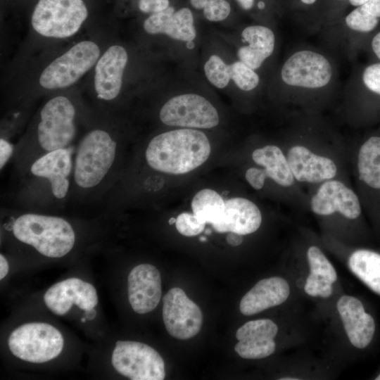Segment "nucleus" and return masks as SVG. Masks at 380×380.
Masks as SVG:
<instances>
[{
    "label": "nucleus",
    "instance_id": "3",
    "mask_svg": "<svg viewBox=\"0 0 380 380\" xmlns=\"http://www.w3.org/2000/svg\"><path fill=\"white\" fill-rule=\"evenodd\" d=\"M77 109L66 96L47 101L39 111L33 126L15 145L13 158L18 175L37 158L72 146L77 132Z\"/></svg>",
    "mask_w": 380,
    "mask_h": 380
},
{
    "label": "nucleus",
    "instance_id": "19",
    "mask_svg": "<svg viewBox=\"0 0 380 380\" xmlns=\"http://www.w3.org/2000/svg\"><path fill=\"white\" fill-rule=\"evenodd\" d=\"M143 27L148 34H165L182 42H192L196 37L194 14L188 7L177 9L170 6L163 11L152 13L144 20Z\"/></svg>",
    "mask_w": 380,
    "mask_h": 380
},
{
    "label": "nucleus",
    "instance_id": "43",
    "mask_svg": "<svg viewBox=\"0 0 380 380\" xmlns=\"http://www.w3.org/2000/svg\"><path fill=\"white\" fill-rule=\"evenodd\" d=\"M85 314L87 315V318L91 320L96 317V312L94 309H92L89 311H85Z\"/></svg>",
    "mask_w": 380,
    "mask_h": 380
},
{
    "label": "nucleus",
    "instance_id": "34",
    "mask_svg": "<svg viewBox=\"0 0 380 380\" xmlns=\"http://www.w3.org/2000/svg\"><path fill=\"white\" fill-rule=\"evenodd\" d=\"M362 80L370 91L380 96V63L367 67L363 72Z\"/></svg>",
    "mask_w": 380,
    "mask_h": 380
},
{
    "label": "nucleus",
    "instance_id": "2",
    "mask_svg": "<svg viewBox=\"0 0 380 380\" xmlns=\"http://www.w3.org/2000/svg\"><path fill=\"white\" fill-rule=\"evenodd\" d=\"M75 148L44 154L18 175L14 199L20 208L37 212L65 207L71 197Z\"/></svg>",
    "mask_w": 380,
    "mask_h": 380
},
{
    "label": "nucleus",
    "instance_id": "38",
    "mask_svg": "<svg viewBox=\"0 0 380 380\" xmlns=\"http://www.w3.org/2000/svg\"><path fill=\"white\" fill-rule=\"evenodd\" d=\"M226 240L228 244L232 246H237L242 243L243 237L241 234L235 232H229L227 236Z\"/></svg>",
    "mask_w": 380,
    "mask_h": 380
},
{
    "label": "nucleus",
    "instance_id": "29",
    "mask_svg": "<svg viewBox=\"0 0 380 380\" xmlns=\"http://www.w3.org/2000/svg\"><path fill=\"white\" fill-rule=\"evenodd\" d=\"M307 258L310 272L325 277L332 283L336 281L337 274L334 267L317 246L308 248Z\"/></svg>",
    "mask_w": 380,
    "mask_h": 380
},
{
    "label": "nucleus",
    "instance_id": "17",
    "mask_svg": "<svg viewBox=\"0 0 380 380\" xmlns=\"http://www.w3.org/2000/svg\"><path fill=\"white\" fill-rule=\"evenodd\" d=\"M277 325L268 319L252 320L238 329L234 346L239 355L245 359H262L272 355L276 348L274 340Z\"/></svg>",
    "mask_w": 380,
    "mask_h": 380
},
{
    "label": "nucleus",
    "instance_id": "49",
    "mask_svg": "<svg viewBox=\"0 0 380 380\" xmlns=\"http://www.w3.org/2000/svg\"><path fill=\"white\" fill-rule=\"evenodd\" d=\"M375 379L376 380H380V374L377 376V377Z\"/></svg>",
    "mask_w": 380,
    "mask_h": 380
},
{
    "label": "nucleus",
    "instance_id": "6",
    "mask_svg": "<svg viewBox=\"0 0 380 380\" xmlns=\"http://www.w3.org/2000/svg\"><path fill=\"white\" fill-rule=\"evenodd\" d=\"M87 16L83 0H39L31 23L40 35L67 38L78 32Z\"/></svg>",
    "mask_w": 380,
    "mask_h": 380
},
{
    "label": "nucleus",
    "instance_id": "7",
    "mask_svg": "<svg viewBox=\"0 0 380 380\" xmlns=\"http://www.w3.org/2000/svg\"><path fill=\"white\" fill-rule=\"evenodd\" d=\"M64 340L53 326L44 322H30L16 328L10 334L8 346L15 357L23 360L43 363L61 353Z\"/></svg>",
    "mask_w": 380,
    "mask_h": 380
},
{
    "label": "nucleus",
    "instance_id": "37",
    "mask_svg": "<svg viewBox=\"0 0 380 380\" xmlns=\"http://www.w3.org/2000/svg\"><path fill=\"white\" fill-rule=\"evenodd\" d=\"M15 151V145H13L8 139H0V169L2 170L8 162L13 158Z\"/></svg>",
    "mask_w": 380,
    "mask_h": 380
},
{
    "label": "nucleus",
    "instance_id": "10",
    "mask_svg": "<svg viewBox=\"0 0 380 380\" xmlns=\"http://www.w3.org/2000/svg\"><path fill=\"white\" fill-rule=\"evenodd\" d=\"M160 121L168 126L210 129L219 123V114L205 97L192 93L177 95L161 107Z\"/></svg>",
    "mask_w": 380,
    "mask_h": 380
},
{
    "label": "nucleus",
    "instance_id": "9",
    "mask_svg": "<svg viewBox=\"0 0 380 380\" xmlns=\"http://www.w3.org/2000/svg\"><path fill=\"white\" fill-rule=\"evenodd\" d=\"M111 363L119 374L132 380H163L165 376V362L160 355L140 342L117 341Z\"/></svg>",
    "mask_w": 380,
    "mask_h": 380
},
{
    "label": "nucleus",
    "instance_id": "20",
    "mask_svg": "<svg viewBox=\"0 0 380 380\" xmlns=\"http://www.w3.org/2000/svg\"><path fill=\"white\" fill-rule=\"evenodd\" d=\"M337 310L350 343L357 348H364L371 342L375 331V322L365 312L362 303L350 296H342Z\"/></svg>",
    "mask_w": 380,
    "mask_h": 380
},
{
    "label": "nucleus",
    "instance_id": "46",
    "mask_svg": "<svg viewBox=\"0 0 380 380\" xmlns=\"http://www.w3.org/2000/svg\"><path fill=\"white\" fill-rule=\"evenodd\" d=\"M280 379L281 380H298V378H293V377H291V378L285 377V378H281Z\"/></svg>",
    "mask_w": 380,
    "mask_h": 380
},
{
    "label": "nucleus",
    "instance_id": "18",
    "mask_svg": "<svg viewBox=\"0 0 380 380\" xmlns=\"http://www.w3.org/2000/svg\"><path fill=\"white\" fill-rule=\"evenodd\" d=\"M286 158L295 180L300 182H322L332 179L337 173L334 160L317 155L303 146L290 148Z\"/></svg>",
    "mask_w": 380,
    "mask_h": 380
},
{
    "label": "nucleus",
    "instance_id": "15",
    "mask_svg": "<svg viewBox=\"0 0 380 380\" xmlns=\"http://www.w3.org/2000/svg\"><path fill=\"white\" fill-rule=\"evenodd\" d=\"M128 299L133 310L146 314L154 310L161 298L159 270L151 264L134 267L127 277Z\"/></svg>",
    "mask_w": 380,
    "mask_h": 380
},
{
    "label": "nucleus",
    "instance_id": "21",
    "mask_svg": "<svg viewBox=\"0 0 380 380\" xmlns=\"http://www.w3.org/2000/svg\"><path fill=\"white\" fill-rule=\"evenodd\" d=\"M262 222L259 208L251 201L240 197L225 201L221 221L213 229L216 232H235L246 235L255 232Z\"/></svg>",
    "mask_w": 380,
    "mask_h": 380
},
{
    "label": "nucleus",
    "instance_id": "11",
    "mask_svg": "<svg viewBox=\"0 0 380 380\" xmlns=\"http://www.w3.org/2000/svg\"><path fill=\"white\" fill-rule=\"evenodd\" d=\"M163 319L167 332L174 338L186 340L201 330L203 315L200 308L180 288L169 290L163 298Z\"/></svg>",
    "mask_w": 380,
    "mask_h": 380
},
{
    "label": "nucleus",
    "instance_id": "45",
    "mask_svg": "<svg viewBox=\"0 0 380 380\" xmlns=\"http://www.w3.org/2000/svg\"><path fill=\"white\" fill-rule=\"evenodd\" d=\"M176 220H177V218L171 217V218H170V220H168V223H169L170 225L172 224H175Z\"/></svg>",
    "mask_w": 380,
    "mask_h": 380
},
{
    "label": "nucleus",
    "instance_id": "25",
    "mask_svg": "<svg viewBox=\"0 0 380 380\" xmlns=\"http://www.w3.org/2000/svg\"><path fill=\"white\" fill-rule=\"evenodd\" d=\"M351 272L380 295V254L367 249L354 251L348 259Z\"/></svg>",
    "mask_w": 380,
    "mask_h": 380
},
{
    "label": "nucleus",
    "instance_id": "48",
    "mask_svg": "<svg viewBox=\"0 0 380 380\" xmlns=\"http://www.w3.org/2000/svg\"><path fill=\"white\" fill-rule=\"evenodd\" d=\"M211 233V231L210 229H207L206 231H205V234H210Z\"/></svg>",
    "mask_w": 380,
    "mask_h": 380
},
{
    "label": "nucleus",
    "instance_id": "26",
    "mask_svg": "<svg viewBox=\"0 0 380 380\" xmlns=\"http://www.w3.org/2000/svg\"><path fill=\"white\" fill-rule=\"evenodd\" d=\"M225 208V201L215 191L203 189L199 191L191 201L193 214L202 222L215 226L222 220Z\"/></svg>",
    "mask_w": 380,
    "mask_h": 380
},
{
    "label": "nucleus",
    "instance_id": "31",
    "mask_svg": "<svg viewBox=\"0 0 380 380\" xmlns=\"http://www.w3.org/2000/svg\"><path fill=\"white\" fill-rule=\"evenodd\" d=\"M332 284L328 279L310 272L306 279L304 291L311 296L328 298L332 293Z\"/></svg>",
    "mask_w": 380,
    "mask_h": 380
},
{
    "label": "nucleus",
    "instance_id": "50",
    "mask_svg": "<svg viewBox=\"0 0 380 380\" xmlns=\"http://www.w3.org/2000/svg\"><path fill=\"white\" fill-rule=\"evenodd\" d=\"M340 1H343V0H340Z\"/></svg>",
    "mask_w": 380,
    "mask_h": 380
},
{
    "label": "nucleus",
    "instance_id": "42",
    "mask_svg": "<svg viewBox=\"0 0 380 380\" xmlns=\"http://www.w3.org/2000/svg\"><path fill=\"white\" fill-rule=\"evenodd\" d=\"M368 1L369 0H348L350 4L355 7L360 6Z\"/></svg>",
    "mask_w": 380,
    "mask_h": 380
},
{
    "label": "nucleus",
    "instance_id": "5",
    "mask_svg": "<svg viewBox=\"0 0 380 380\" xmlns=\"http://www.w3.org/2000/svg\"><path fill=\"white\" fill-rule=\"evenodd\" d=\"M19 242L41 255L59 258L69 253L76 242L75 231L64 217L39 212H24L9 216L4 224Z\"/></svg>",
    "mask_w": 380,
    "mask_h": 380
},
{
    "label": "nucleus",
    "instance_id": "23",
    "mask_svg": "<svg viewBox=\"0 0 380 380\" xmlns=\"http://www.w3.org/2000/svg\"><path fill=\"white\" fill-rule=\"evenodd\" d=\"M241 37L248 44L239 49V61L253 70L258 69L274 51V33L265 26L251 25L243 30Z\"/></svg>",
    "mask_w": 380,
    "mask_h": 380
},
{
    "label": "nucleus",
    "instance_id": "22",
    "mask_svg": "<svg viewBox=\"0 0 380 380\" xmlns=\"http://www.w3.org/2000/svg\"><path fill=\"white\" fill-rule=\"evenodd\" d=\"M290 288L283 278L272 277L259 281L241 298L239 309L244 315H253L283 303Z\"/></svg>",
    "mask_w": 380,
    "mask_h": 380
},
{
    "label": "nucleus",
    "instance_id": "27",
    "mask_svg": "<svg viewBox=\"0 0 380 380\" xmlns=\"http://www.w3.org/2000/svg\"><path fill=\"white\" fill-rule=\"evenodd\" d=\"M380 20V0H369L357 6L345 18L348 27L368 32L373 30Z\"/></svg>",
    "mask_w": 380,
    "mask_h": 380
},
{
    "label": "nucleus",
    "instance_id": "44",
    "mask_svg": "<svg viewBox=\"0 0 380 380\" xmlns=\"http://www.w3.org/2000/svg\"><path fill=\"white\" fill-rule=\"evenodd\" d=\"M300 1L304 5L310 6L315 4L317 0H300Z\"/></svg>",
    "mask_w": 380,
    "mask_h": 380
},
{
    "label": "nucleus",
    "instance_id": "32",
    "mask_svg": "<svg viewBox=\"0 0 380 380\" xmlns=\"http://www.w3.org/2000/svg\"><path fill=\"white\" fill-rule=\"evenodd\" d=\"M175 224L181 234L194 236L204 230L206 224L200 221L194 214L182 213L177 217Z\"/></svg>",
    "mask_w": 380,
    "mask_h": 380
},
{
    "label": "nucleus",
    "instance_id": "1",
    "mask_svg": "<svg viewBox=\"0 0 380 380\" xmlns=\"http://www.w3.org/2000/svg\"><path fill=\"white\" fill-rule=\"evenodd\" d=\"M121 145L107 126L89 129L76 146L70 199L87 203L109 193L117 175Z\"/></svg>",
    "mask_w": 380,
    "mask_h": 380
},
{
    "label": "nucleus",
    "instance_id": "33",
    "mask_svg": "<svg viewBox=\"0 0 380 380\" xmlns=\"http://www.w3.org/2000/svg\"><path fill=\"white\" fill-rule=\"evenodd\" d=\"M202 11L206 20L211 22H220L228 18L232 7L227 0H209Z\"/></svg>",
    "mask_w": 380,
    "mask_h": 380
},
{
    "label": "nucleus",
    "instance_id": "41",
    "mask_svg": "<svg viewBox=\"0 0 380 380\" xmlns=\"http://www.w3.org/2000/svg\"><path fill=\"white\" fill-rule=\"evenodd\" d=\"M209 0H189L190 5L196 10H203Z\"/></svg>",
    "mask_w": 380,
    "mask_h": 380
},
{
    "label": "nucleus",
    "instance_id": "35",
    "mask_svg": "<svg viewBox=\"0 0 380 380\" xmlns=\"http://www.w3.org/2000/svg\"><path fill=\"white\" fill-rule=\"evenodd\" d=\"M170 0H139V9L145 13H156L170 6Z\"/></svg>",
    "mask_w": 380,
    "mask_h": 380
},
{
    "label": "nucleus",
    "instance_id": "47",
    "mask_svg": "<svg viewBox=\"0 0 380 380\" xmlns=\"http://www.w3.org/2000/svg\"><path fill=\"white\" fill-rule=\"evenodd\" d=\"M200 241H202V242H205V241H207V239L205 236H201L200 237Z\"/></svg>",
    "mask_w": 380,
    "mask_h": 380
},
{
    "label": "nucleus",
    "instance_id": "39",
    "mask_svg": "<svg viewBox=\"0 0 380 380\" xmlns=\"http://www.w3.org/2000/svg\"><path fill=\"white\" fill-rule=\"evenodd\" d=\"M9 270L8 262L5 256L0 254V279L2 280L8 274Z\"/></svg>",
    "mask_w": 380,
    "mask_h": 380
},
{
    "label": "nucleus",
    "instance_id": "40",
    "mask_svg": "<svg viewBox=\"0 0 380 380\" xmlns=\"http://www.w3.org/2000/svg\"><path fill=\"white\" fill-rule=\"evenodd\" d=\"M372 48L376 56L380 59V32L377 33L373 38Z\"/></svg>",
    "mask_w": 380,
    "mask_h": 380
},
{
    "label": "nucleus",
    "instance_id": "8",
    "mask_svg": "<svg viewBox=\"0 0 380 380\" xmlns=\"http://www.w3.org/2000/svg\"><path fill=\"white\" fill-rule=\"evenodd\" d=\"M99 46L91 41H82L53 61L41 73L40 85L46 89L68 87L77 82L97 62Z\"/></svg>",
    "mask_w": 380,
    "mask_h": 380
},
{
    "label": "nucleus",
    "instance_id": "14",
    "mask_svg": "<svg viewBox=\"0 0 380 380\" xmlns=\"http://www.w3.org/2000/svg\"><path fill=\"white\" fill-rule=\"evenodd\" d=\"M46 307L56 315L66 314L72 305L89 311L98 304L95 287L79 278L72 277L51 286L44 296Z\"/></svg>",
    "mask_w": 380,
    "mask_h": 380
},
{
    "label": "nucleus",
    "instance_id": "4",
    "mask_svg": "<svg viewBox=\"0 0 380 380\" xmlns=\"http://www.w3.org/2000/svg\"><path fill=\"white\" fill-rule=\"evenodd\" d=\"M211 146L207 136L191 128L158 134L148 143L144 160L151 170L170 175L189 172L208 158Z\"/></svg>",
    "mask_w": 380,
    "mask_h": 380
},
{
    "label": "nucleus",
    "instance_id": "36",
    "mask_svg": "<svg viewBox=\"0 0 380 380\" xmlns=\"http://www.w3.org/2000/svg\"><path fill=\"white\" fill-rule=\"evenodd\" d=\"M245 177L253 189L260 190L264 186L267 177L264 169L251 167L246 172Z\"/></svg>",
    "mask_w": 380,
    "mask_h": 380
},
{
    "label": "nucleus",
    "instance_id": "12",
    "mask_svg": "<svg viewBox=\"0 0 380 380\" xmlns=\"http://www.w3.org/2000/svg\"><path fill=\"white\" fill-rule=\"evenodd\" d=\"M331 67L321 54L311 51L293 53L284 64L281 78L289 85L319 88L327 84L331 77Z\"/></svg>",
    "mask_w": 380,
    "mask_h": 380
},
{
    "label": "nucleus",
    "instance_id": "16",
    "mask_svg": "<svg viewBox=\"0 0 380 380\" xmlns=\"http://www.w3.org/2000/svg\"><path fill=\"white\" fill-rule=\"evenodd\" d=\"M127 61V52L120 45L110 46L99 57L94 74V88L99 100L111 101L118 96Z\"/></svg>",
    "mask_w": 380,
    "mask_h": 380
},
{
    "label": "nucleus",
    "instance_id": "24",
    "mask_svg": "<svg viewBox=\"0 0 380 380\" xmlns=\"http://www.w3.org/2000/svg\"><path fill=\"white\" fill-rule=\"evenodd\" d=\"M252 159L258 165L262 166L267 177L277 184L289 187L295 179L289 165L286 156L275 145H267L255 149Z\"/></svg>",
    "mask_w": 380,
    "mask_h": 380
},
{
    "label": "nucleus",
    "instance_id": "30",
    "mask_svg": "<svg viewBox=\"0 0 380 380\" xmlns=\"http://www.w3.org/2000/svg\"><path fill=\"white\" fill-rule=\"evenodd\" d=\"M230 77L235 84L243 91H251L255 89L259 83V77L253 69L241 61L231 65Z\"/></svg>",
    "mask_w": 380,
    "mask_h": 380
},
{
    "label": "nucleus",
    "instance_id": "28",
    "mask_svg": "<svg viewBox=\"0 0 380 380\" xmlns=\"http://www.w3.org/2000/svg\"><path fill=\"white\" fill-rule=\"evenodd\" d=\"M204 72L208 81L220 89L226 87L231 80L229 65L217 55L210 56L204 65Z\"/></svg>",
    "mask_w": 380,
    "mask_h": 380
},
{
    "label": "nucleus",
    "instance_id": "13",
    "mask_svg": "<svg viewBox=\"0 0 380 380\" xmlns=\"http://www.w3.org/2000/svg\"><path fill=\"white\" fill-rule=\"evenodd\" d=\"M312 211L320 216L339 213L350 220L362 213V203L357 194L343 182L329 179L323 182L310 200Z\"/></svg>",
    "mask_w": 380,
    "mask_h": 380
}]
</instances>
